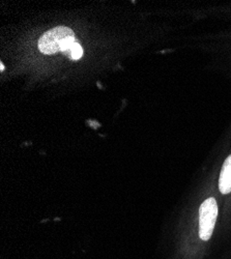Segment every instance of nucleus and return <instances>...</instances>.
Here are the masks:
<instances>
[{
    "instance_id": "1",
    "label": "nucleus",
    "mask_w": 231,
    "mask_h": 259,
    "mask_svg": "<svg viewBox=\"0 0 231 259\" xmlns=\"http://www.w3.org/2000/svg\"><path fill=\"white\" fill-rule=\"evenodd\" d=\"M75 41V33L71 28L58 26L48 30L40 36L38 49L41 53L48 55L57 52L67 53Z\"/></svg>"
},
{
    "instance_id": "2",
    "label": "nucleus",
    "mask_w": 231,
    "mask_h": 259,
    "mask_svg": "<svg viewBox=\"0 0 231 259\" xmlns=\"http://www.w3.org/2000/svg\"><path fill=\"white\" fill-rule=\"evenodd\" d=\"M218 218V204L215 198L206 199L199 208V236L202 241H208L214 232Z\"/></svg>"
},
{
    "instance_id": "3",
    "label": "nucleus",
    "mask_w": 231,
    "mask_h": 259,
    "mask_svg": "<svg viewBox=\"0 0 231 259\" xmlns=\"http://www.w3.org/2000/svg\"><path fill=\"white\" fill-rule=\"evenodd\" d=\"M219 189L222 194L231 192V155L225 160L219 179Z\"/></svg>"
},
{
    "instance_id": "4",
    "label": "nucleus",
    "mask_w": 231,
    "mask_h": 259,
    "mask_svg": "<svg viewBox=\"0 0 231 259\" xmlns=\"http://www.w3.org/2000/svg\"><path fill=\"white\" fill-rule=\"evenodd\" d=\"M71 59L73 60H78L82 57L83 55V49L81 47V45L79 44L78 41H75L73 46L71 47V49L66 53Z\"/></svg>"
},
{
    "instance_id": "5",
    "label": "nucleus",
    "mask_w": 231,
    "mask_h": 259,
    "mask_svg": "<svg viewBox=\"0 0 231 259\" xmlns=\"http://www.w3.org/2000/svg\"><path fill=\"white\" fill-rule=\"evenodd\" d=\"M4 70H5V67H4V64L2 63V70H0V71H2V72H4Z\"/></svg>"
}]
</instances>
